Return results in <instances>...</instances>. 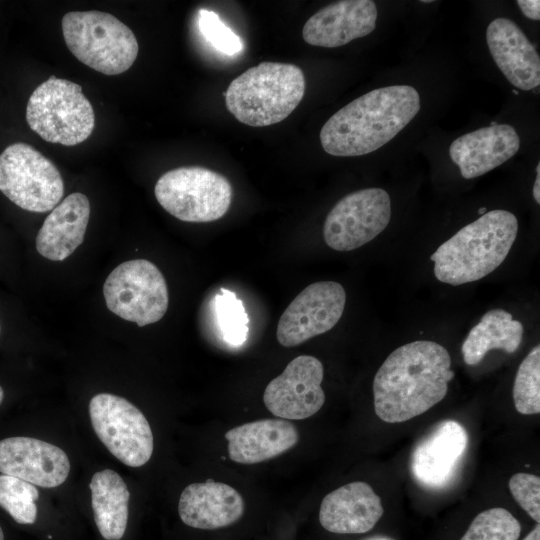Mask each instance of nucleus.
Wrapping results in <instances>:
<instances>
[{"mask_svg": "<svg viewBox=\"0 0 540 540\" xmlns=\"http://www.w3.org/2000/svg\"><path fill=\"white\" fill-rule=\"evenodd\" d=\"M103 294L107 308L139 327L158 322L168 309L166 280L152 262L129 260L106 278Z\"/></svg>", "mask_w": 540, "mask_h": 540, "instance_id": "9", "label": "nucleus"}, {"mask_svg": "<svg viewBox=\"0 0 540 540\" xmlns=\"http://www.w3.org/2000/svg\"><path fill=\"white\" fill-rule=\"evenodd\" d=\"M304 92L305 77L300 67L266 61L233 79L224 96L228 111L239 122L263 127L286 119Z\"/></svg>", "mask_w": 540, "mask_h": 540, "instance_id": "4", "label": "nucleus"}, {"mask_svg": "<svg viewBox=\"0 0 540 540\" xmlns=\"http://www.w3.org/2000/svg\"><path fill=\"white\" fill-rule=\"evenodd\" d=\"M468 445V434L455 420L436 424L414 447L410 471L421 486L440 490L455 479Z\"/></svg>", "mask_w": 540, "mask_h": 540, "instance_id": "14", "label": "nucleus"}, {"mask_svg": "<svg viewBox=\"0 0 540 540\" xmlns=\"http://www.w3.org/2000/svg\"><path fill=\"white\" fill-rule=\"evenodd\" d=\"M66 453L48 442L30 437L0 440V472L33 485L53 488L68 477Z\"/></svg>", "mask_w": 540, "mask_h": 540, "instance_id": "15", "label": "nucleus"}, {"mask_svg": "<svg viewBox=\"0 0 540 540\" xmlns=\"http://www.w3.org/2000/svg\"><path fill=\"white\" fill-rule=\"evenodd\" d=\"M513 92H514L515 95H518V92L516 90H513Z\"/></svg>", "mask_w": 540, "mask_h": 540, "instance_id": "39", "label": "nucleus"}, {"mask_svg": "<svg viewBox=\"0 0 540 540\" xmlns=\"http://www.w3.org/2000/svg\"><path fill=\"white\" fill-rule=\"evenodd\" d=\"M509 490L521 508L540 522V478L529 473H516L509 480Z\"/></svg>", "mask_w": 540, "mask_h": 540, "instance_id": "30", "label": "nucleus"}, {"mask_svg": "<svg viewBox=\"0 0 540 540\" xmlns=\"http://www.w3.org/2000/svg\"><path fill=\"white\" fill-rule=\"evenodd\" d=\"M517 4L522 13L531 20L540 19V1L539 0H518Z\"/></svg>", "mask_w": 540, "mask_h": 540, "instance_id": "31", "label": "nucleus"}, {"mask_svg": "<svg viewBox=\"0 0 540 540\" xmlns=\"http://www.w3.org/2000/svg\"><path fill=\"white\" fill-rule=\"evenodd\" d=\"M346 303L343 286L334 281L308 285L287 306L277 325V340L294 347L331 330L340 320Z\"/></svg>", "mask_w": 540, "mask_h": 540, "instance_id": "12", "label": "nucleus"}, {"mask_svg": "<svg viewBox=\"0 0 540 540\" xmlns=\"http://www.w3.org/2000/svg\"><path fill=\"white\" fill-rule=\"evenodd\" d=\"M26 120L43 140L65 146L85 141L95 126L93 107L82 87L54 75L32 92Z\"/></svg>", "mask_w": 540, "mask_h": 540, "instance_id": "6", "label": "nucleus"}, {"mask_svg": "<svg viewBox=\"0 0 540 540\" xmlns=\"http://www.w3.org/2000/svg\"><path fill=\"white\" fill-rule=\"evenodd\" d=\"M0 191L20 208L43 213L59 204L64 183L53 162L31 145L16 142L0 154Z\"/></svg>", "mask_w": 540, "mask_h": 540, "instance_id": "8", "label": "nucleus"}, {"mask_svg": "<svg viewBox=\"0 0 540 540\" xmlns=\"http://www.w3.org/2000/svg\"><path fill=\"white\" fill-rule=\"evenodd\" d=\"M420 97L409 85L372 90L334 113L320 131L324 151L333 156L369 154L392 140L417 115Z\"/></svg>", "mask_w": 540, "mask_h": 540, "instance_id": "2", "label": "nucleus"}, {"mask_svg": "<svg viewBox=\"0 0 540 540\" xmlns=\"http://www.w3.org/2000/svg\"><path fill=\"white\" fill-rule=\"evenodd\" d=\"M198 28L203 37L219 52L234 55L243 49L240 37L213 11L200 9Z\"/></svg>", "mask_w": 540, "mask_h": 540, "instance_id": "29", "label": "nucleus"}, {"mask_svg": "<svg viewBox=\"0 0 540 540\" xmlns=\"http://www.w3.org/2000/svg\"><path fill=\"white\" fill-rule=\"evenodd\" d=\"M391 219V200L382 188H365L341 198L323 227L326 244L336 251L357 249L377 237Z\"/></svg>", "mask_w": 540, "mask_h": 540, "instance_id": "11", "label": "nucleus"}, {"mask_svg": "<svg viewBox=\"0 0 540 540\" xmlns=\"http://www.w3.org/2000/svg\"><path fill=\"white\" fill-rule=\"evenodd\" d=\"M0 331H1V325H0Z\"/></svg>", "mask_w": 540, "mask_h": 540, "instance_id": "40", "label": "nucleus"}, {"mask_svg": "<svg viewBox=\"0 0 540 540\" xmlns=\"http://www.w3.org/2000/svg\"><path fill=\"white\" fill-rule=\"evenodd\" d=\"M487 212V209L485 207L478 209V213L483 215Z\"/></svg>", "mask_w": 540, "mask_h": 540, "instance_id": "36", "label": "nucleus"}, {"mask_svg": "<svg viewBox=\"0 0 540 540\" xmlns=\"http://www.w3.org/2000/svg\"><path fill=\"white\" fill-rule=\"evenodd\" d=\"M486 41L494 62L513 86L524 91L539 86V54L515 22L494 19L487 27Z\"/></svg>", "mask_w": 540, "mask_h": 540, "instance_id": "17", "label": "nucleus"}, {"mask_svg": "<svg viewBox=\"0 0 540 540\" xmlns=\"http://www.w3.org/2000/svg\"><path fill=\"white\" fill-rule=\"evenodd\" d=\"M90 217V202L82 193L65 197L46 217L36 236V249L40 255L63 261L84 241Z\"/></svg>", "mask_w": 540, "mask_h": 540, "instance_id": "21", "label": "nucleus"}, {"mask_svg": "<svg viewBox=\"0 0 540 540\" xmlns=\"http://www.w3.org/2000/svg\"><path fill=\"white\" fill-rule=\"evenodd\" d=\"M516 410L523 415L540 412V346H535L520 363L513 385Z\"/></svg>", "mask_w": 540, "mask_h": 540, "instance_id": "25", "label": "nucleus"}, {"mask_svg": "<svg viewBox=\"0 0 540 540\" xmlns=\"http://www.w3.org/2000/svg\"><path fill=\"white\" fill-rule=\"evenodd\" d=\"M323 375V365L316 357L301 355L294 358L266 386L263 394L266 408L286 420L311 417L325 402L321 387Z\"/></svg>", "mask_w": 540, "mask_h": 540, "instance_id": "13", "label": "nucleus"}, {"mask_svg": "<svg viewBox=\"0 0 540 540\" xmlns=\"http://www.w3.org/2000/svg\"><path fill=\"white\" fill-rule=\"evenodd\" d=\"M39 497L35 485L22 479L0 475V506L19 524H33Z\"/></svg>", "mask_w": 540, "mask_h": 540, "instance_id": "26", "label": "nucleus"}, {"mask_svg": "<svg viewBox=\"0 0 540 540\" xmlns=\"http://www.w3.org/2000/svg\"><path fill=\"white\" fill-rule=\"evenodd\" d=\"M533 197L537 204L540 203V163L536 166V179L533 186Z\"/></svg>", "mask_w": 540, "mask_h": 540, "instance_id": "32", "label": "nucleus"}, {"mask_svg": "<svg viewBox=\"0 0 540 540\" xmlns=\"http://www.w3.org/2000/svg\"><path fill=\"white\" fill-rule=\"evenodd\" d=\"M384 512L380 497L372 487L354 481L328 493L319 509L324 529L337 534H363L370 531Z\"/></svg>", "mask_w": 540, "mask_h": 540, "instance_id": "19", "label": "nucleus"}, {"mask_svg": "<svg viewBox=\"0 0 540 540\" xmlns=\"http://www.w3.org/2000/svg\"><path fill=\"white\" fill-rule=\"evenodd\" d=\"M215 313L223 340L232 345H242L248 336L249 318L234 292L222 288L214 298Z\"/></svg>", "mask_w": 540, "mask_h": 540, "instance_id": "28", "label": "nucleus"}, {"mask_svg": "<svg viewBox=\"0 0 540 540\" xmlns=\"http://www.w3.org/2000/svg\"><path fill=\"white\" fill-rule=\"evenodd\" d=\"M519 148L516 130L508 124H496L456 138L450 145L449 154L462 177L472 179L508 161Z\"/></svg>", "mask_w": 540, "mask_h": 540, "instance_id": "18", "label": "nucleus"}, {"mask_svg": "<svg viewBox=\"0 0 540 540\" xmlns=\"http://www.w3.org/2000/svg\"><path fill=\"white\" fill-rule=\"evenodd\" d=\"M95 433L106 448L130 467L146 464L154 440L149 422L131 402L111 393H99L89 402Z\"/></svg>", "mask_w": 540, "mask_h": 540, "instance_id": "10", "label": "nucleus"}, {"mask_svg": "<svg viewBox=\"0 0 540 540\" xmlns=\"http://www.w3.org/2000/svg\"><path fill=\"white\" fill-rule=\"evenodd\" d=\"M240 493L222 482L206 481L188 485L181 493L178 513L187 526L213 530L229 526L244 513Z\"/></svg>", "mask_w": 540, "mask_h": 540, "instance_id": "20", "label": "nucleus"}, {"mask_svg": "<svg viewBox=\"0 0 540 540\" xmlns=\"http://www.w3.org/2000/svg\"><path fill=\"white\" fill-rule=\"evenodd\" d=\"M362 540H395V539L389 536H385V535H375V536L364 538Z\"/></svg>", "mask_w": 540, "mask_h": 540, "instance_id": "34", "label": "nucleus"}, {"mask_svg": "<svg viewBox=\"0 0 540 540\" xmlns=\"http://www.w3.org/2000/svg\"><path fill=\"white\" fill-rule=\"evenodd\" d=\"M518 233L516 216L492 210L461 228L430 256L435 277L457 286L477 281L497 269Z\"/></svg>", "mask_w": 540, "mask_h": 540, "instance_id": "3", "label": "nucleus"}, {"mask_svg": "<svg viewBox=\"0 0 540 540\" xmlns=\"http://www.w3.org/2000/svg\"><path fill=\"white\" fill-rule=\"evenodd\" d=\"M421 2L422 3H432L433 1L432 0H422Z\"/></svg>", "mask_w": 540, "mask_h": 540, "instance_id": "38", "label": "nucleus"}, {"mask_svg": "<svg viewBox=\"0 0 540 540\" xmlns=\"http://www.w3.org/2000/svg\"><path fill=\"white\" fill-rule=\"evenodd\" d=\"M451 357L434 341L404 344L382 363L373 380L374 410L387 423L417 417L446 396L454 377Z\"/></svg>", "mask_w": 540, "mask_h": 540, "instance_id": "1", "label": "nucleus"}, {"mask_svg": "<svg viewBox=\"0 0 540 540\" xmlns=\"http://www.w3.org/2000/svg\"><path fill=\"white\" fill-rule=\"evenodd\" d=\"M61 24L71 53L102 74H121L137 58L139 46L134 33L112 14L72 11L63 16Z\"/></svg>", "mask_w": 540, "mask_h": 540, "instance_id": "5", "label": "nucleus"}, {"mask_svg": "<svg viewBox=\"0 0 540 540\" xmlns=\"http://www.w3.org/2000/svg\"><path fill=\"white\" fill-rule=\"evenodd\" d=\"M228 454L232 461L241 464L260 463L293 448L299 434L286 419H261L228 430Z\"/></svg>", "mask_w": 540, "mask_h": 540, "instance_id": "22", "label": "nucleus"}, {"mask_svg": "<svg viewBox=\"0 0 540 540\" xmlns=\"http://www.w3.org/2000/svg\"><path fill=\"white\" fill-rule=\"evenodd\" d=\"M523 337V325L503 309L486 312L465 338L461 352L467 365H476L488 351L500 349L514 353Z\"/></svg>", "mask_w": 540, "mask_h": 540, "instance_id": "24", "label": "nucleus"}, {"mask_svg": "<svg viewBox=\"0 0 540 540\" xmlns=\"http://www.w3.org/2000/svg\"><path fill=\"white\" fill-rule=\"evenodd\" d=\"M154 193L169 214L193 223L220 219L232 201L228 179L200 166H183L164 173L157 180Z\"/></svg>", "mask_w": 540, "mask_h": 540, "instance_id": "7", "label": "nucleus"}, {"mask_svg": "<svg viewBox=\"0 0 540 540\" xmlns=\"http://www.w3.org/2000/svg\"><path fill=\"white\" fill-rule=\"evenodd\" d=\"M0 540H4V533L1 526H0Z\"/></svg>", "mask_w": 540, "mask_h": 540, "instance_id": "37", "label": "nucleus"}, {"mask_svg": "<svg viewBox=\"0 0 540 540\" xmlns=\"http://www.w3.org/2000/svg\"><path fill=\"white\" fill-rule=\"evenodd\" d=\"M91 504L96 526L106 540H120L127 527L130 493L121 476L105 469L90 482Z\"/></svg>", "mask_w": 540, "mask_h": 540, "instance_id": "23", "label": "nucleus"}, {"mask_svg": "<svg viewBox=\"0 0 540 540\" xmlns=\"http://www.w3.org/2000/svg\"><path fill=\"white\" fill-rule=\"evenodd\" d=\"M3 398H4V391H3V388L0 386V404L3 401Z\"/></svg>", "mask_w": 540, "mask_h": 540, "instance_id": "35", "label": "nucleus"}, {"mask_svg": "<svg viewBox=\"0 0 540 540\" xmlns=\"http://www.w3.org/2000/svg\"><path fill=\"white\" fill-rule=\"evenodd\" d=\"M522 540H540L539 523H537L533 530L529 534H527Z\"/></svg>", "mask_w": 540, "mask_h": 540, "instance_id": "33", "label": "nucleus"}, {"mask_svg": "<svg viewBox=\"0 0 540 540\" xmlns=\"http://www.w3.org/2000/svg\"><path fill=\"white\" fill-rule=\"evenodd\" d=\"M519 521L504 508H491L480 512L471 522L460 540H518Z\"/></svg>", "mask_w": 540, "mask_h": 540, "instance_id": "27", "label": "nucleus"}, {"mask_svg": "<svg viewBox=\"0 0 540 540\" xmlns=\"http://www.w3.org/2000/svg\"><path fill=\"white\" fill-rule=\"evenodd\" d=\"M378 12L372 0H342L318 10L304 24L302 37L312 46L335 48L370 34Z\"/></svg>", "mask_w": 540, "mask_h": 540, "instance_id": "16", "label": "nucleus"}]
</instances>
